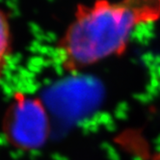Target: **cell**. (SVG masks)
Returning a JSON list of instances; mask_svg holds the SVG:
<instances>
[{
  "instance_id": "7a4b0ae2",
  "label": "cell",
  "mask_w": 160,
  "mask_h": 160,
  "mask_svg": "<svg viewBox=\"0 0 160 160\" xmlns=\"http://www.w3.org/2000/svg\"><path fill=\"white\" fill-rule=\"evenodd\" d=\"M14 50L13 30L10 17L0 7V83L7 74Z\"/></svg>"
},
{
  "instance_id": "6da1fadb",
  "label": "cell",
  "mask_w": 160,
  "mask_h": 160,
  "mask_svg": "<svg viewBox=\"0 0 160 160\" xmlns=\"http://www.w3.org/2000/svg\"><path fill=\"white\" fill-rule=\"evenodd\" d=\"M159 18L160 1L79 3L55 43V59L65 72H83L122 55L136 31Z\"/></svg>"
}]
</instances>
